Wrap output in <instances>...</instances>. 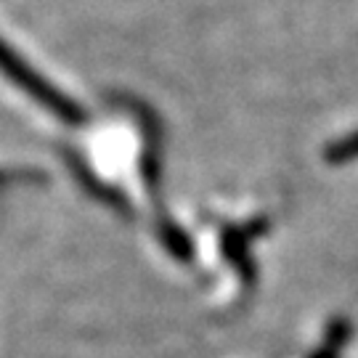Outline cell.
Instances as JSON below:
<instances>
[{
	"mask_svg": "<svg viewBox=\"0 0 358 358\" xmlns=\"http://www.w3.org/2000/svg\"><path fill=\"white\" fill-rule=\"evenodd\" d=\"M8 180H13V176H8V173H3V170H0V186H3V183H8Z\"/></svg>",
	"mask_w": 358,
	"mask_h": 358,
	"instance_id": "7a4b0ae2",
	"label": "cell"
},
{
	"mask_svg": "<svg viewBox=\"0 0 358 358\" xmlns=\"http://www.w3.org/2000/svg\"><path fill=\"white\" fill-rule=\"evenodd\" d=\"M0 72L8 77L16 88H22L27 96H32L40 106H45L48 112H53L59 120H64L69 125L83 122V109H80L72 99H66L62 90L53 88L48 80H43V77L27 64L24 59L13 51L8 43H3V40H0Z\"/></svg>",
	"mask_w": 358,
	"mask_h": 358,
	"instance_id": "6da1fadb",
	"label": "cell"
}]
</instances>
